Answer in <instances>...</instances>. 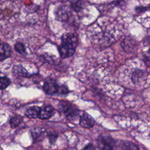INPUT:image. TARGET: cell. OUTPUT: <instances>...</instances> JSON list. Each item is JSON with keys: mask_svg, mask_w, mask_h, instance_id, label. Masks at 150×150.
I'll list each match as a JSON object with an SVG mask.
<instances>
[{"mask_svg": "<svg viewBox=\"0 0 150 150\" xmlns=\"http://www.w3.org/2000/svg\"><path fill=\"white\" fill-rule=\"evenodd\" d=\"M61 45L58 47L59 53L62 58H67L73 56L78 45L77 38L73 33H65L61 38Z\"/></svg>", "mask_w": 150, "mask_h": 150, "instance_id": "cell-1", "label": "cell"}, {"mask_svg": "<svg viewBox=\"0 0 150 150\" xmlns=\"http://www.w3.org/2000/svg\"><path fill=\"white\" fill-rule=\"evenodd\" d=\"M71 9L70 6L67 5L62 4L59 5L54 12L56 19L60 22H64L69 19L71 14Z\"/></svg>", "mask_w": 150, "mask_h": 150, "instance_id": "cell-2", "label": "cell"}, {"mask_svg": "<svg viewBox=\"0 0 150 150\" xmlns=\"http://www.w3.org/2000/svg\"><path fill=\"white\" fill-rule=\"evenodd\" d=\"M97 144L101 150H114L115 142L110 135H100L97 139Z\"/></svg>", "mask_w": 150, "mask_h": 150, "instance_id": "cell-3", "label": "cell"}, {"mask_svg": "<svg viewBox=\"0 0 150 150\" xmlns=\"http://www.w3.org/2000/svg\"><path fill=\"white\" fill-rule=\"evenodd\" d=\"M64 114L69 120H73L79 115V110L70 103L65 102L62 104Z\"/></svg>", "mask_w": 150, "mask_h": 150, "instance_id": "cell-4", "label": "cell"}, {"mask_svg": "<svg viewBox=\"0 0 150 150\" xmlns=\"http://www.w3.org/2000/svg\"><path fill=\"white\" fill-rule=\"evenodd\" d=\"M60 86L54 79H49L45 81L43 85V90L45 93L50 96H53L59 93Z\"/></svg>", "mask_w": 150, "mask_h": 150, "instance_id": "cell-5", "label": "cell"}, {"mask_svg": "<svg viewBox=\"0 0 150 150\" xmlns=\"http://www.w3.org/2000/svg\"><path fill=\"white\" fill-rule=\"evenodd\" d=\"M146 71L142 70L136 69L132 73L131 79L134 84L142 85L146 81Z\"/></svg>", "mask_w": 150, "mask_h": 150, "instance_id": "cell-6", "label": "cell"}, {"mask_svg": "<svg viewBox=\"0 0 150 150\" xmlns=\"http://www.w3.org/2000/svg\"><path fill=\"white\" fill-rule=\"evenodd\" d=\"M79 124L84 128H90L94 125V120L87 112H84L80 117Z\"/></svg>", "mask_w": 150, "mask_h": 150, "instance_id": "cell-7", "label": "cell"}, {"mask_svg": "<svg viewBox=\"0 0 150 150\" xmlns=\"http://www.w3.org/2000/svg\"><path fill=\"white\" fill-rule=\"evenodd\" d=\"M137 42L130 37H126L121 43L122 49L125 52H131L137 47Z\"/></svg>", "mask_w": 150, "mask_h": 150, "instance_id": "cell-8", "label": "cell"}, {"mask_svg": "<svg viewBox=\"0 0 150 150\" xmlns=\"http://www.w3.org/2000/svg\"><path fill=\"white\" fill-rule=\"evenodd\" d=\"M12 73L14 76L19 77L28 78L32 76L29 74L28 71L21 64L13 66L12 69Z\"/></svg>", "mask_w": 150, "mask_h": 150, "instance_id": "cell-9", "label": "cell"}, {"mask_svg": "<svg viewBox=\"0 0 150 150\" xmlns=\"http://www.w3.org/2000/svg\"><path fill=\"white\" fill-rule=\"evenodd\" d=\"M12 55V49L11 46L5 43H1L0 47V61L11 57Z\"/></svg>", "mask_w": 150, "mask_h": 150, "instance_id": "cell-10", "label": "cell"}, {"mask_svg": "<svg viewBox=\"0 0 150 150\" xmlns=\"http://www.w3.org/2000/svg\"><path fill=\"white\" fill-rule=\"evenodd\" d=\"M53 108L52 105H48L41 108L39 118L42 120L49 119L53 115Z\"/></svg>", "mask_w": 150, "mask_h": 150, "instance_id": "cell-11", "label": "cell"}, {"mask_svg": "<svg viewBox=\"0 0 150 150\" xmlns=\"http://www.w3.org/2000/svg\"><path fill=\"white\" fill-rule=\"evenodd\" d=\"M41 108L38 106H32L29 107L25 111V115L30 118H39Z\"/></svg>", "mask_w": 150, "mask_h": 150, "instance_id": "cell-12", "label": "cell"}, {"mask_svg": "<svg viewBox=\"0 0 150 150\" xmlns=\"http://www.w3.org/2000/svg\"><path fill=\"white\" fill-rule=\"evenodd\" d=\"M32 137L34 141H38L45 132V129L42 127H35L30 131Z\"/></svg>", "mask_w": 150, "mask_h": 150, "instance_id": "cell-13", "label": "cell"}, {"mask_svg": "<svg viewBox=\"0 0 150 150\" xmlns=\"http://www.w3.org/2000/svg\"><path fill=\"white\" fill-rule=\"evenodd\" d=\"M84 2L82 1H70V7L75 12H80L84 8Z\"/></svg>", "mask_w": 150, "mask_h": 150, "instance_id": "cell-14", "label": "cell"}, {"mask_svg": "<svg viewBox=\"0 0 150 150\" xmlns=\"http://www.w3.org/2000/svg\"><path fill=\"white\" fill-rule=\"evenodd\" d=\"M23 121V117L20 115H15L9 120L10 125L12 128H15Z\"/></svg>", "mask_w": 150, "mask_h": 150, "instance_id": "cell-15", "label": "cell"}, {"mask_svg": "<svg viewBox=\"0 0 150 150\" xmlns=\"http://www.w3.org/2000/svg\"><path fill=\"white\" fill-rule=\"evenodd\" d=\"M14 49L16 52L22 56H25L27 54L25 45L20 42H17L15 43L14 45Z\"/></svg>", "mask_w": 150, "mask_h": 150, "instance_id": "cell-16", "label": "cell"}, {"mask_svg": "<svg viewBox=\"0 0 150 150\" xmlns=\"http://www.w3.org/2000/svg\"><path fill=\"white\" fill-rule=\"evenodd\" d=\"M1 89L4 90L6 89L11 83V80L8 78L6 76H2L1 77Z\"/></svg>", "mask_w": 150, "mask_h": 150, "instance_id": "cell-17", "label": "cell"}, {"mask_svg": "<svg viewBox=\"0 0 150 150\" xmlns=\"http://www.w3.org/2000/svg\"><path fill=\"white\" fill-rule=\"evenodd\" d=\"M123 148L125 150H139L138 147L132 142H126L123 143Z\"/></svg>", "mask_w": 150, "mask_h": 150, "instance_id": "cell-18", "label": "cell"}, {"mask_svg": "<svg viewBox=\"0 0 150 150\" xmlns=\"http://www.w3.org/2000/svg\"><path fill=\"white\" fill-rule=\"evenodd\" d=\"M47 137L51 144H53L58 137V134L54 131H50L47 132Z\"/></svg>", "mask_w": 150, "mask_h": 150, "instance_id": "cell-19", "label": "cell"}, {"mask_svg": "<svg viewBox=\"0 0 150 150\" xmlns=\"http://www.w3.org/2000/svg\"><path fill=\"white\" fill-rule=\"evenodd\" d=\"M143 59L145 64L149 67L150 66V49L144 53L143 55Z\"/></svg>", "mask_w": 150, "mask_h": 150, "instance_id": "cell-20", "label": "cell"}, {"mask_svg": "<svg viewBox=\"0 0 150 150\" xmlns=\"http://www.w3.org/2000/svg\"><path fill=\"white\" fill-rule=\"evenodd\" d=\"M68 93H69V90L68 87H67V86L64 85V84H62V86H60L59 88V94H66Z\"/></svg>", "mask_w": 150, "mask_h": 150, "instance_id": "cell-21", "label": "cell"}, {"mask_svg": "<svg viewBox=\"0 0 150 150\" xmlns=\"http://www.w3.org/2000/svg\"><path fill=\"white\" fill-rule=\"evenodd\" d=\"M147 10V8L144 7V6H138L136 8L135 11L138 13H142L144 12L145 11H146Z\"/></svg>", "mask_w": 150, "mask_h": 150, "instance_id": "cell-22", "label": "cell"}, {"mask_svg": "<svg viewBox=\"0 0 150 150\" xmlns=\"http://www.w3.org/2000/svg\"><path fill=\"white\" fill-rule=\"evenodd\" d=\"M82 150H96V149L93 144H89L87 145H86Z\"/></svg>", "mask_w": 150, "mask_h": 150, "instance_id": "cell-23", "label": "cell"}, {"mask_svg": "<svg viewBox=\"0 0 150 150\" xmlns=\"http://www.w3.org/2000/svg\"><path fill=\"white\" fill-rule=\"evenodd\" d=\"M147 39H148V43H150V36L148 37Z\"/></svg>", "mask_w": 150, "mask_h": 150, "instance_id": "cell-24", "label": "cell"}]
</instances>
